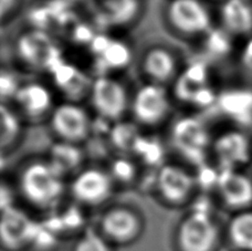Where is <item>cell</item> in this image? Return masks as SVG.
Masks as SVG:
<instances>
[{
	"label": "cell",
	"instance_id": "obj_28",
	"mask_svg": "<svg viewBox=\"0 0 252 251\" xmlns=\"http://www.w3.org/2000/svg\"><path fill=\"white\" fill-rule=\"evenodd\" d=\"M132 153L134 156H137L141 159L142 164L148 165V166L154 165L157 168L165 163L161 158L163 147L158 141L151 136H144L141 134L135 142Z\"/></svg>",
	"mask_w": 252,
	"mask_h": 251
},
{
	"label": "cell",
	"instance_id": "obj_10",
	"mask_svg": "<svg viewBox=\"0 0 252 251\" xmlns=\"http://www.w3.org/2000/svg\"><path fill=\"white\" fill-rule=\"evenodd\" d=\"M153 188L163 203L181 206L195 196L199 185L196 173L186 165L165 162L155 170Z\"/></svg>",
	"mask_w": 252,
	"mask_h": 251
},
{
	"label": "cell",
	"instance_id": "obj_14",
	"mask_svg": "<svg viewBox=\"0 0 252 251\" xmlns=\"http://www.w3.org/2000/svg\"><path fill=\"white\" fill-rule=\"evenodd\" d=\"M218 237L217 223L205 208L191 210L178 228V243L184 251H211Z\"/></svg>",
	"mask_w": 252,
	"mask_h": 251
},
{
	"label": "cell",
	"instance_id": "obj_27",
	"mask_svg": "<svg viewBox=\"0 0 252 251\" xmlns=\"http://www.w3.org/2000/svg\"><path fill=\"white\" fill-rule=\"evenodd\" d=\"M111 177L113 178L115 184H127L136 183L139 173L138 165L127 154H119L112 159L110 167L107 168Z\"/></svg>",
	"mask_w": 252,
	"mask_h": 251
},
{
	"label": "cell",
	"instance_id": "obj_12",
	"mask_svg": "<svg viewBox=\"0 0 252 251\" xmlns=\"http://www.w3.org/2000/svg\"><path fill=\"white\" fill-rule=\"evenodd\" d=\"M115 183L107 168L85 166L70 178V194L79 204L95 207L104 204L113 194Z\"/></svg>",
	"mask_w": 252,
	"mask_h": 251
},
{
	"label": "cell",
	"instance_id": "obj_15",
	"mask_svg": "<svg viewBox=\"0 0 252 251\" xmlns=\"http://www.w3.org/2000/svg\"><path fill=\"white\" fill-rule=\"evenodd\" d=\"M214 191L223 207L233 213L252 209V176L241 170H219Z\"/></svg>",
	"mask_w": 252,
	"mask_h": 251
},
{
	"label": "cell",
	"instance_id": "obj_5",
	"mask_svg": "<svg viewBox=\"0 0 252 251\" xmlns=\"http://www.w3.org/2000/svg\"><path fill=\"white\" fill-rule=\"evenodd\" d=\"M169 138L177 153L192 165L200 167L210 156L213 134L204 121L195 115H184L175 120Z\"/></svg>",
	"mask_w": 252,
	"mask_h": 251
},
{
	"label": "cell",
	"instance_id": "obj_32",
	"mask_svg": "<svg viewBox=\"0 0 252 251\" xmlns=\"http://www.w3.org/2000/svg\"><path fill=\"white\" fill-rule=\"evenodd\" d=\"M20 0H1V24L6 25L16 15Z\"/></svg>",
	"mask_w": 252,
	"mask_h": 251
},
{
	"label": "cell",
	"instance_id": "obj_8",
	"mask_svg": "<svg viewBox=\"0 0 252 251\" xmlns=\"http://www.w3.org/2000/svg\"><path fill=\"white\" fill-rule=\"evenodd\" d=\"M209 66L202 61L184 66L172 85L174 101L189 104L196 109H207L216 105L218 93L210 82Z\"/></svg>",
	"mask_w": 252,
	"mask_h": 251
},
{
	"label": "cell",
	"instance_id": "obj_22",
	"mask_svg": "<svg viewBox=\"0 0 252 251\" xmlns=\"http://www.w3.org/2000/svg\"><path fill=\"white\" fill-rule=\"evenodd\" d=\"M63 177H72L83 168L84 153L81 145L57 141L47 157Z\"/></svg>",
	"mask_w": 252,
	"mask_h": 251
},
{
	"label": "cell",
	"instance_id": "obj_26",
	"mask_svg": "<svg viewBox=\"0 0 252 251\" xmlns=\"http://www.w3.org/2000/svg\"><path fill=\"white\" fill-rule=\"evenodd\" d=\"M138 126L132 122L121 121L113 124V127L110 131V138L114 149L118 150L121 154L132 153L135 142L141 135Z\"/></svg>",
	"mask_w": 252,
	"mask_h": 251
},
{
	"label": "cell",
	"instance_id": "obj_17",
	"mask_svg": "<svg viewBox=\"0 0 252 251\" xmlns=\"http://www.w3.org/2000/svg\"><path fill=\"white\" fill-rule=\"evenodd\" d=\"M220 113L233 122L235 126L248 129L252 126V89L231 87L220 91L217 104Z\"/></svg>",
	"mask_w": 252,
	"mask_h": 251
},
{
	"label": "cell",
	"instance_id": "obj_2",
	"mask_svg": "<svg viewBox=\"0 0 252 251\" xmlns=\"http://www.w3.org/2000/svg\"><path fill=\"white\" fill-rule=\"evenodd\" d=\"M163 20L168 32L185 41L202 40L216 27L214 13L205 0H167Z\"/></svg>",
	"mask_w": 252,
	"mask_h": 251
},
{
	"label": "cell",
	"instance_id": "obj_20",
	"mask_svg": "<svg viewBox=\"0 0 252 251\" xmlns=\"http://www.w3.org/2000/svg\"><path fill=\"white\" fill-rule=\"evenodd\" d=\"M52 83L61 94L65 95V101L80 102L81 98L89 96L93 78L90 79L75 65L62 60L51 72Z\"/></svg>",
	"mask_w": 252,
	"mask_h": 251
},
{
	"label": "cell",
	"instance_id": "obj_1",
	"mask_svg": "<svg viewBox=\"0 0 252 251\" xmlns=\"http://www.w3.org/2000/svg\"><path fill=\"white\" fill-rule=\"evenodd\" d=\"M16 189L29 205L50 209L59 204L67 188L66 179L48 158H30L22 163L16 174Z\"/></svg>",
	"mask_w": 252,
	"mask_h": 251
},
{
	"label": "cell",
	"instance_id": "obj_24",
	"mask_svg": "<svg viewBox=\"0 0 252 251\" xmlns=\"http://www.w3.org/2000/svg\"><path fill=\"white\" fill-rule=\"evenodd\" d=\"M31 225L28 217L12 207L2 209L1 235L4 243L16 246L31 235Z\"/></svg>",
	"mask_w": 252,
	"mask_h": 251
},
{
	"label": "cell",
	"instance_id": "obj_25",
	"mask_svg": "<svg viewBox=\"0 0 252 251\" xmlns=\"http://www.w3.org/2000/svg\"><path fill=\"white\" fill-rule=\"evenodd\" d=\"M231 244L241 251H252V209L236 213L228 225Z\"/></svg>",
	"mask_w": 252,
	"mask_h": 251
},
{
	"label": "cell",
	"instance_id": "obj_18",
	"mask_svg": "<svg viewBox=\"0 0 252 251\" xmlns=\"http://www.w3.org/2000/svg\"><path fill=\"white\" fill-rule=\"evenodd\" d=\"M218 26L235 39L252 34L251 0H221L217 15Z\"/></svg>",
	"mask_w": 252,
	"mask_h": 251
},
{
	"label": "cell",
	"instance_id": "obj_19",
	"mask_svg": "<svg viewBox=\"0 0 252 251\" xmlns=\"http://www.w3.org/2000/svg\"><path fill=\"white\" fill-rule=\"evenodd\" d=\"M142 220L132 207L125 205L112 206L103 214L101 228L104 235L116 241H128L141 230Z\"/></svg>",
	"mask_w": 252,
	"mask_h": 251
},
{
	"label": "cell",
	"instance_id": "obj_11",
	"mask_svg": "<svg viewBox=\"0 0 252 251\" xmlns=\"http://www.w3.org/2000/svg\"><path fill=\"white\" fill-rule=\"evenodd\" d=\"M182 58L167 44L148 46L138 58L137 69L144 82L169 87L184 69Z\"/></svg>",
	"mask_w": 252,
	"mask_h": 251
},
{
	"label": "cell",
	"instance_id": "obj_6",
	"mask_svg": "<svg viewBox=\"0 0 252 251\" xmlns=\"http://www.w3.org/2000/svg\"><path fill=\"white\" fill-rule=\"evenodd\" d=\"M16 60L31 71H47L50 73L63 60L58 43L44 30H25L15 42Z\"/></svg>",
	"mask_w": 252,
	"mask_h": 251
},
{
	"label": "cell",
	"instance_id": "obj_21",
	"mask_svg": "<svg viewBox=\"0 0 252 251\" xmlns=\"http://www.w3.org/2000/svg\"><path fill=\"white\" fill-rule=\"evenodd\" d=\"M141 0H102L97 7L98 24L106 28H125L142 15Z\"/></svg>",
	"mask_w": 252,
	"mask_h": 251
},
{
	"label": "cell",
	"instance_id": "obj_31",
	"mask_svg": "<svg viewBox=\"0 0 252 251\" xmlns=\"http://www.w3.org/2000/svg\"><path fill=\"white\" fill-rule=\"evenodd\" d=\"M75 251H111L104 239L95 232L89 231L85 234L75 247Z\"/></svg>",
	"mask_w": 252,
	"mask_h": 251
},
{
	"label": "cell",
	"instance_id": "obj_9",
	"mask_svg": "<svg viewBox=\"0 0 252 251\" xmlns=\"http://www.w3.org/2000/svg\"><path fill=\"white\" fill-rule=\"evenodd\" d=\"M210 157L218 170H241L252 164V140L247 129L238 126L213 135Z\"/></svg>",
	"mask_w": 252,
	"mask_h": 251
},
{
	"label": "cell",
	"instance_id": "obj_3",
	"mask_svg": "<svg viewBox=\"0 0 252 251\" xmlns=\"http://www.w3.org/2000/svg\"><path fill=\"white\" fill-rule=\"evenodd\" d=\"M130 97L126 84L116 75L102 74L93 78L88 101L98 119L115 124L129 113Z\"/></svg>",
	"mask_w": 252,
	"mask_h": 251
},
{
	"label": "cell",
	"instance_id": "obj_23",
	"mask_svg": "<svg viewBox=\"0 0 252 251\" xmlns=\"http://www.w3.org/2000/svg\"><path fill=\"white\" fill-rule=\"evenodd\" d=\"M25 121L18 112L8 103L0 106V137H1V154L10 153L19 144L24 136Z\"/></svg>",
	"mask_w": 252,
	"mask_h": 251
},
{
	"label": "cell",
	"instance_id": "obj_30",
	"mask_svg": "<svg viewBox=\"0 0 252 251\" xmlns=\"http://www.w3.org/2000/svg\"><path fill=\"white\" fill-rule=\"evenodd\" d=\"M22 82L19 81L17 75L12 73L11 71L2 69L1 71V80H0V85H1V103H10L13 96L16 95L18 89L20 88Z\"/></svg>",
	"mask_w": 252,
	"mask_h": 251
},
{
	"label": "cell",
	"instance_id": "obj_4",
	"mask_svg": "<svg viewBox=\"0 0 252 251\" xmlns=\"http://www.w3.org/2000/svg\"><path fill=\"white\" fill-rule=\"evenodd\" d=\"M174 98L167 87L143 82L132 92L129 114L141 128L153 129L167 122Z\"/></svg>",
	"mask_w": 252,
	"mask_h": 251
},
{
	"label": "cell",
	"instance_id": "obj_29",
	"mask_svg": "<svg viewBox=\"0 0 252 251\" xmlns=\"http://www.w3.org/2000/svg\"><path fill=\"white\" fill-rule=\"evenodd\" d=\"M237 64L247 79L252 80V34L244 39L237 49Z\"/></svg>",
	"mask_w": 252,
	"mask_h": 251
},
{
	"label": "cell",
	"instance_id": "obj_7",
	"mask_svg": "<svg viewBox=\"0 0 252 251\" xmlns=\"http://www.w3.org/2000/svg\"><path fill=\"white\" fill-rule=\"evenodd\" d=\"M49 128L57 141L82 145L91 137L94 121L81 102L63 101L57 103L48 120Z\"/></svg>",
	"mask_w": 252,
	"mask_h": 251
},
{
	"label": "cell",
	"instance_id": "obj_16",
	"mask_svg": "<svg viewBox=\"0 0 252 251\" xmlns=\"http://www.w3.org/2000/svg\"><path fill=\"white\" fill-rule=\"evenodd\" d=\"M91 51L96 59L102 74H112L126 69L133 60V51L127 42L122 39H113L109 35L98 34L90 43Z\"/></svg>",
	"mask_w": 252,
	"mask_h": 251
},
{
	"label": "cell",
	"instance_id": "obj_13",
	"mask_svg": "<svg viewBox=\"0 0 252 251\" xmlns=\"http://www.w3.org/2000/svg\"><path fill=\"white\" fill-rule=\"evenodd\" d=\"M10 104L25 122L39 123L47 121L55 110V93L51 87L39 81L22 82Z\"/></svg>",
	"mask_w": 252,
	"mask_h": 251
}]
</instances>
